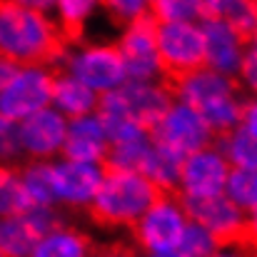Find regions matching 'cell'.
Instances as JSON below:
<instances>
[{"mask_svg":"<svg viewBox=\"0 0 257 257\" xmlns=\"http://www.w3.org/2000/svg\"><path fill=\"white\" fill-rule=\"evenodd\" d=\"M177 250L185 252L187 257H210L217 252V242H215V237L207 230H202L195 222H187L185 235H182V242H180Z\"/></svg>","mask_w":257,"mask_h":257,"instance_id":"83f0119b","label":"cell"},{"mask_svg":"<svg viewBox=\"0 0 257 257\" xmlns=\"http://www.w3.org/2000/svg\"><path fill=\"white\" fill-rule=\"evenodd\" d=\"M222 195L235 207H240L245 215L257 210V172L255 170H230Z\"/></svg>","mask_w":257,"mask_h":257,"instance_id":"d4e9b609","label":"cell"},{"mask_svg":"<svg viewBox=\"0 0 257 257\" xmlns=\"http://www.w3.org/2000/svg\"><path fill=\"white\" fill-rule=\"evenodd\" d=\"M65 133H68V120L53 107H45V110L25 117L23 122H18L20 150L33 163L58 160V155L63 153Z\"/></svg>","mask_w":257,"mask_h":257,"instance_id":"8fae6325","label":"cell"},{"mask_svg":"<svg viewBox=\"0 0 257 257\" xmlns=\"http://www.w3.org/2000/svg\"><path fill=\"white\" fill-rule=\"evenodd\" d=\"M150 140L160 148H168L175 155L187 158L197 150L212 148L217 143L210 125L202 120L197 110H192L185 102H172L168 112L150 127Z\"/></svg>","mask_w":257,"mask_h":257,"instance_id":"8992f818","label":"cell"},{"mask_svg":"<svg viewBox=\"0 0 257 257\" xmlns=\"http://www.w3.org/2000/svg\"><path fill=\"white\" fill-rule=\"evenodd\" d=\"M143 3H145V5H153V3H155V0H143Z\"/></svg>","mask_w":257,"mask_h":257,"instance_id":"f35d334b","label":"cell"},{"mask_svg":"<svg viewBox=\"0 0 257 257\" xmlns=\"http://www.w3.org/2000/svg\"><path fill=\"white\" fill-rule=\"evenodd\" d=\"M8 3H15L20 8H28V10H38V13H50L55 10V0H8Z\"/></svg>","mask_w":257,"mask_h":257,"instance_id":"e575fe53","label":"cell"},{"mask_svg":"<svg viewBox=\"0 0 257 257\" xmlns=\"http://www.w3.org/2000/svg\"><path fill=\"white\" fill-rule=\"evenodd\" d=\"M65 50L68 43L50 15L0 0V60L18 68L48 65L55 70Z\"/></svg>","mask_w":257,"mask_h":257,"instance_id":"6da1fadb","label":"cell"},{"mask_svg":"<svg viewBox=\"0 0 257 257\" xmlns=\"http://www.w3.org/2000/svg\"><path fill=\"white\" fill-rule=\"evenodd\" d=\"M18 70V65H13V63H8V60H0V90H3V85L13 78V73Z\"/></svg>","mask_w":257,"mask_h":257,"instance_id":"d590c367","label":"cell"},{"mask_svg":"<svg viewBox=\"0 0 257 257\" xmlns=\"http://www.w3.org/2000/svg\"><path fill=\"white\" fill-rule=\"evenodd\" d=\"M100 8L122 28L150 13V5H145L143 0H100Z\"/></svg>","mask_w":257,"mask_h":257,"instance_id":"f546056e","label":"cell"},{"mask_svg":"<svg viewBox=\"0 0 257 257\" xmlns=\"http://www.w3.org/2000/svg\"><path fill=\"white\" fill-rule=\"evenodd\" d=\"M187 215L182 207L180 195L160 192L158 200L143 212V217L130 227L133 247L145 255L155 252H170L177 250L187 227Z\"/></svg>","mask_w":257,"mask_h":257,"instance_id":"277c9868","label":"cell"},{"mask_svg":"<svg viewBox=\"0 0 257 257\" xmlns=\"http://www.w3.org/2000/svg\"><path fill=\"white\" fill-rule=\"evenodd\" d=\"M170 87L177 102H185L197 112H202L210 105H215L220 100H227L232 95H242L237 80H232L227 75H220L210 68H200V70L185 75L182 80L172 83Z\"/></svg>","mask_w":257,"mask_h":257,"instance_id":"5bb4252c","label":"cell"},{"mask_svg":"<svg viewBox=\"0 0 257 257\" xmlns=\"http://www.w3.org/2000/svg\"><path fill=\"white\" fill-rule=\"evenodd\" d=\"M92 250L95 242L87 232L70 225H60L35 242L30 257H90Z\"/></svg>","mask_w":257,"mask_h":257,"instance_id":"ac0fdd59","label":"cell"},{"mask_svg":"<svg viewBox=\"0 0 257 257\" xmlns=\"http://www.w3.org/2000/svg\"><path fill=\"white\" fill-rule=\"evenodd\" d=\"M97 8L100 0H55V25L68 48L80 43L87 20L97 13Z\"/></svg>","mask_w":257,"mask_h":257,"instance_id":"ffe728a7","label":"cell"},{"mask_svg":"<svg viewBox=\"0 0 257 257\" xmlns=\"http://www.w3.org/2000/svg\"><path fill=\"white\" fill-rule=\"evenodd\" d=\"M237 85L240 90L250 92V97H257V43H247L242 68L237 73Z\"/></svg>","mask_w":257,"mask_h":257,"instance_id":"4dcf8cb0","label":"cell"},{"mask_svg":"<svg viewBox=\"0 0 257 257\" xmlns=\"http://www.w3.org/2000/svg\"><path fill=\"white\" fill-rule=\"evenodd\" d=\"M120 97H122L130 117L138 125H143L148 133L175 102L172 87L165 80H160V83H125L120 87Z\"/></svg>","mask_w":257,"mask_h":257,"instance_id":"2e32d148","label":"cell"},{"mask_svg":"<svg viewBox=\"0 0 257 257\" xmlns=\"http://www.w3.org/2000/svg\"><path fill=\"white\" fill-rule=\"evenodd\" d=\"M150 135L130 140V143H120V145H110L107 158H105V168H117V170H135L140 172L148 153H150Z\"/></svg>","mask_w":257,"mask_h":257,"instance_id":"484cf974","label":"cell"},{"mask_svg":"<svg viewBox=\"0 0 257 257\" xmlns=\"http://www.w3.org/2000/svg\"><path fill=\"white\" fill-rule=\"evenodd\" d=\"M252 3H257V0H252Z\"/></svg>","mask_w":257,"mask_h":257,"instance_id":"60d3db41","label":"cell"},{"mask_svg":"<svg viewBox=\"0 0 257 257\" xmlns=\"http://www.w3.org/2000/svg\"><path fill=\"white\" fill-rule=\"evenodd\" d=\"M155 48L168 85L205 68V35L200 23H155Z\"/></svg>","mask_w":257,"mask_h":257,"instance_id":"5b68a950","label":"cell"},{"mask_svg":"<svg viewBox=\"0 0 257 257\" xmlns=\"http://www.w3.org/2000/svg\"><path fill=\"white\" fill-rule=\"evenodd\" d=\"M145 257H187L180 250H170V252H155V255H145Z\"/></svg>","mask_w":257,"mask_h":257,"instance_id":"74e56055","label":"cell"},{"mask_svg":"<svg viewBox=\"0 0 257 257\" xmlns=\"http://www.w3.org/2000/svg\"><path fill=\"white\" fill-rule=\"evenodd\" d=\"M58 73H68L75 80L90 87L95 95L115 92L127 83L125 63L115 43H78L70 45L58 68Z\"/></svg>","mask_w":257,"mask_h":257,"instance_id":"3957f363","label":"cell"},{"mask_svg":"<svg viewBox=\"0 0 257 257\" xmlns=\"http://www.w3.org/2000/svg\"><path fill=\"white\" fill-rule=\"evenodd\" d=\"M182 160L180 155H175L168 148L160 145H150V153L140 168V175H145L158 192H175L177 195V182H180V170H182Z\"/></svg>","mask_w":257,"mask_h":257,"instance_id":"d6986e66","label":"cell"},{"mask_svg":"<svg viewBox=\"0 0 257 257\" xmlns=\"http://www.w3.org/2000/svg\"><path fill=\"white\" fill-rule=\"evenodd\" d=\"M240 127L257 138V97H245L242 115H240Z\"/></svg>","mask_w":257,"mask_h":257,"instance_id":"836d02e7","label":"cell"},{"mask_svg":"<svg viewBox=\"0 0 257 257\" xmlns=\"http://www.w3.org/2000/svg\"><path fill=\"white\" fill-rule=\"evenodd\" d=\"M110 143L105 135L102 122L97 120V115H85V117H75L68 120V133H65V143H63V160H73V163H90V165H105Z\"/></svg>","mask_w":257,"mask_h":257,"instance_id":"9a60e30c","label":"cell"},{"mask_svg":"<svg viewBox=\"0 0 257 257\" xmlns=\"http://www.w3.org/2000/svg\"><path fill=\"white\" fill-rule=\"evenodd\" d=\"M250 43H257V33H255V38H252V40H250Z\"/></svg>","mask_w":257,"mask_h":257,"instance_id":"ab89813d","label":"cell"},{"mask_svg":"<svg viewBox=\"0 0 257 257\" xmlns=\"http://www.w3.org/2000/svg\"><path fill=\"white\" fill-rule=\"evenodd\" d=\"M97 100L100 95H95L90 87H85L80 80H75L68 73H58L55 70V83H53V97H50V107L58 110L65 120H75V117H85L97 110Z\"/></svg>","mask_w":257,"mask_h":257,"instance_id":"e0dca14e","label":"cell"},{"mask_svg":"<svg viewBox=\"0 0 257 257\" xmlns=\"http://www.w3.org/2000/svg\"><path fill=\"white\" fill-rule=\"evenodd\" d=\"M200 28L205 35V68L237 80L247 43L217 18H202Z\"/></svg>","mask_w":257,"mask_h":257,"instance_id":"4fadbf2b","label":"cell"},{"mask_svg":"<svg viewBox=\"0 0 257 257\" xmlns=\"http://www.w3.org/2000/svg\"><path fill=\"white\" fill-rule=\"evenodd\" d=\"M30 205L23 185L18 168H0V217L5 215H23Z\"/></svg>","mask_w":257,"mask_h":257,"instance_id":"4316f807","label":"cell"},{"mask_svg":"<svg viewBox=\"0 0 257 257\" xmlns=\"http://www.w3.org/2000/svg\"><path fill=\"white\" fill-rule=\"evenodd\" d=\"M0 257H3V255H0Z\"/></svg>","mask_w":257,"mask_h":257,"instance_id":"b9f144b4","label":"cell"},{"mask_svg":"<svg viewBox=\"0 0 257 257\" xmlns=\"http://www.w3.org/2000/svg\"><path fill=\"white\" fill-rule=\"evenodd\" d=\"M210 257H247L237 245H227V247H217V252Z\"/></svg>","mask_w":257,"mask_h":257,"instance_id":"8d00e7d4","label":"cell"},{"mask_svg":"<svg viewBox=\"0 0 257 257\" xmlns=\"http://www.w3.org/2000/svg\"><path fill=\"white\" fill-rule=\"evenodd\" d=\"M53 163H55V160H53ZM53 163H33V160H28L25 165L18 168L20 185H23V190H25L30 205H38V207H58Z\"/></svg>","mask_w":257,"mask_h":257,"instance_id":"44dd1931","label":"cell"},{"mask_svg":"<svg viewBox=\"0 0 257 257\" xmlns=\"http://www.w3.org/2000/svg\"><path fill=\"white\" fill-rule=\"evenodd\" d=\"M230 165L225 155L212 145L205 150H197L182 160L177 195L182 200H205L225 192V182L230 175Z\"/></svg>","mask_w":257,"mask_h":257,"instance_id":"9c48e42d","label":"cell"},{"mask_svg":"<svg viewBox=\"0 0 257 257\" xmlns=\"http://www.w3.org/2000/svg\"><path fill=\"white\" fill-rule=\"evenodd\" d=\"M90 257H140V252L127 242H110V245H95Z\"/></svg>","mask_w":257,"mask_h":257,"instance_id":"d6a6232c","label":"cell"},{"mask_svg":"<svg viewBox=\"0 0 257 257\" xmlns=\"http://www.w3.org/2000/svg\"><path fill=\"white\" fill-rule=\"evenodd\" d=\"M53 177H55L58 205L68 210H87L102 185L105 165L73 163V160L60 158L53 163Z\"/></svg>","mask_w":257,"mask_h":257,"instance_id":"7c38bea8","label":"cell"},{"mask_svg":"<svg viewBox=\"0 0 257 257\" xmlns=\"http://www.w3.org/2000/svg\"><path fill=\"white\" fill-rule=\"evenodd\" d=\"M182 207H185V215L190 222L200 225L202 230H207L215 237L217 247L240 242L247 215L240 207H235L225 195H215V197H205V200H182Z\"/></svg>","mask_w":257,"mask_h":257,"instance_id":"30bf717a","label":"cell"},{"mask_svg":"<svg viewBox=\"0 0 257 257\" xmlns=\"http://www.w3.org/2000/svg\"><path fill=\"white\" fill-rule=\"evenodd\" d=\"M150 18L155 23H200L205 18V0H155Z\"/></svg>","mask_w":257,"mask_h":257,"instance_id":"cb8c5ba5","label":"cell"},{"mask_svg":"<svg viewBox=\"0 0 257 257\" xmlns=\"http://www.w3.org/2000/svg\"><path fill=\"white\" fill-rule=\"evenodd\" d=\"M117 50L125 63L127 83H160L163 68L155 48V20L148 15L125 25L117 38Z\"/></svg>","mask_w":257,"mask_h":257,"instance_id":"ba28073f","label":"cell"},{"mask_svg":"<svg viewBox=\"0 0 257 257\" xmlns=\"http://www.w3.org/2000/svg\"><path fill=\"white\" fill-rule=\"evenodd\" d=\"M38 232L28 225L23 215L0 217V255L3 257H30L38 242Z\"/></svg>","mask_w":257,"mask_h":257,"instance_id":"7402d4cb","label":"cell"},{"mask_svg":"<svg viewBox=\"0 0 257 257\" xmlns=\"http://www.w3.org/2000/svg\"><path fill=\"white\" fill-rule=\"evenodd\" d=\"M23 158L18 140V122L0 115V168H18Z\"/></svg>","mask_w":257,"mask_h":257,"instance_id":"f1b7e54d","label":"cell"},{"mask_svg":"<svg viewBox=\"0 0 257 257\" xmlns=\"http://www.w3.org/2000/svg\"><path fill=\"white\" fill-rule=\"evenodd\" d=\"M237 247H240L247 257H257V210L247 212L245 230H242V237H240Z\"/></svg>","mask_w":257,"mask_h":257,"instance_id":"1f68e13d","label":"cell"},{"mask_svg":"<svg viewBox=\"0 0 257 257\" xmlns=\"http://www.w3.org/2000/svg\"><path fill=\"white\" fill-rule=\"evenodd\" d=\"M215 148L225 155L227 165L232 170H255L257 172V138L242 127H235L232 133L217 138Z\"/></svg>","mask_w":257,"mask_h":257,"instance_id":"603a6c76","label":"cell"},{"mask_svg":"<svg viewBox=\"0 0 257 257\" xmlns=\"http://www.w3.org/2000/svg\"><path fill=\"white\" fill-rule=\"evenodd\" d=\"M158 187L140 172L105 168L102 185L85 212L102 230H130L158 200Z\"/></svg>","mask_w":257,"mask_h":257,"instance_id":"7a4b0ae2","label":"cell"},{"mask_svg":"<svg viewBox=\"0 0 257 257\" xmlns=\"http://www.w3.org/2000/svg\"><path fill=\"white\" fill-rule=\"evenodd\" d=\"M53 83L55 70L48 65L18 68L0 90V115H5L13 122H23L25 117L50 107Z\"/></svg>","mask_w":257,"mask_h":257,"instance_id":"52a82bcc","label":"cell"}]
</instances>
